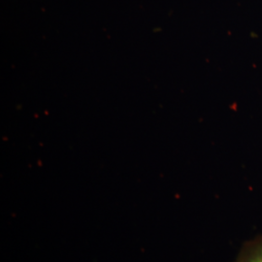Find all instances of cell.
<instances>
[{
	"label": "cell",
	"mask_w": 262,
	"mask_h": 262,
	"mask_svg": "<svg viewBox=\"0 0 262 262\" xmlns=\"http://www.w3.org/2000/svg\"><path fill=\"white\" fill-rule=\"evenodd\" d=\"M234 262H262V238L246 244Z\"/></svg>",
	"instance_id": "6da1fadb"
}]
</instances>
